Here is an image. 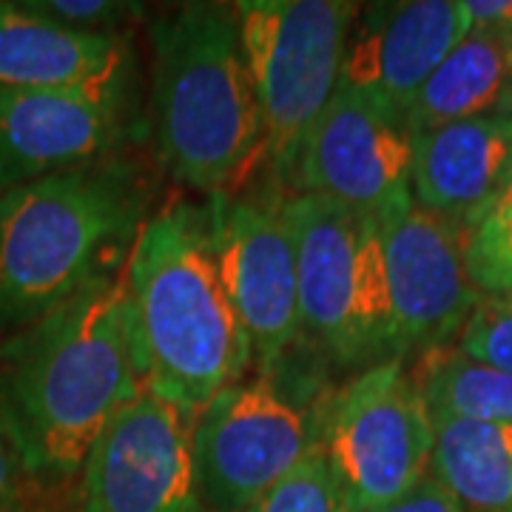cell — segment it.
Returning <instances> with one entry per match:
<instances>
[{
  "label": "cell",
  "mask_w": 512,
  "mask_h": 512,
  "mask_svg": "<svg viewBox=\"0 0 512 512\" xmlns=\"http://www.w3.org/2000/svg\"><path fill=\"white\" fill-rule=\"evenodd\" d=\"M413 376L433 413L512 424V373L476 365L444 348L419 356Z\"/></svg>",
  "instance_id": "19"
},
{
  "label": "cell",
  "mask_w": 512,
  "mask_h": 512,
  "mask_svg": "<svg viewBox=\"0 0 512 512\" xmlns=\"http://www.w3.org/2000/svg\"><path fill=\"white\" fill-rule=\"evenodd\" d=\"M268 373L228 387L191 421V453L211 512H248L319 447L322 410Z\"/></svg>",
  "instance_id": "8"
},
{
  "label": "cell",
  "mask_w": 512,
  "mask_h": 512,
  "mask_svg": "<svg viewBox=\"0 0 512 512\" xmlns=\"http://www.w3.org/2000/svg\"><path fill=\"white\" fill-rule=\"evenodd\" d=\"M134 342L148 393L194 421L254 367L248 333L222 288L208 211L168 202L126 259Z\"/></svg>",
  "instance_id": "2"
},
{
  "label": "cell",
  "mask_w": 512,
  "mask_h": 512,
  "mask_svg": "<svg viewBox=\"0 0 512 512\" xmlns=\"http://www.w3.org/2000/svg\"><path fill=\"white\" fill-rule=\"evenodd\" d=\"M120 137V83L0 89V191L109 160Z\"/></svg>",
  "instance_id": "13"
},
{
  "label": "cell",
  "mask_w": 512,
  "mask_h": 512,
  "mask_svg": "<svg viewBox=\"0 0 512 512\" xmlns=\"http://www.w3.org/2000/svg\"><path fill=\"white\" fill-rule=\"evenodd\" d=\"M288 220L302 339L342 367L365 370L393 359L376 222L313 194H288Z\"/></svg>",
  "instance_id": "5"
},
{
  "label": "cell",
  "mask_w": 512,
  "mask_h": 512,
  "mask_svg": "<svg viewBox=\"0 0 512 512\" xmlns=\"http://www.w3.org/2000/svg\"><path fill=\"white\" fill-rule=\"evenodd\" d=\"M208 217L222 288L248 333L256 373H279L302 342L288 194L214 197Z\"/></svg>",
  "instance_id": "9"
},
{
  "label": "cell",
  "mask_w": 512,
  "mask_h": 512,
  "mask_svg": "<svg viewBox=\"0 0 512 512\" xmlns=\"http://www.w3.org/2000/svg\"><path fill=\"white\" fill-rule=\"evenodd\" d=\"M20 512H32V510H20Z\"/></svg>",
  "instance_id": "29"
},
{
  "label": "cell",
  "mask_w": 512,
  "mask_h": 512,
  "mask_svg": "<svg viewBox=\"0 0 512 512\" xmlns=\"http://www.w3.org/2000/svg\"><path fill=\"white\" fill-rule=\"evenodd\" d=\"M157 148L174 180L231 197L265 160L237 6L183 3L151 26Z\"/></svg>",
  "instance_id": "4"
},
{
  "label": "cell",
  "mask_w": 512,
  "mask_h": 512,
  "mask_svg": "<svg viewBox=\"0 0 512 512\" xmlns=\"http://www.w3.org/2000/svg\"><path fill=\"white\" fill-rule=\"evenodd\" d=\"M470 32L504 37L512 43V0H464Z\"/></svg>",
  "instance_id": "25"
},
{
  "label": "cell",
  "mask_w": 512,
  "mask_h": 512,
  "mask_svg": "<svg viewBox=\"0 0 512 512\" xmlns=\"http://www.w3.org/2000/svg\"><path fill=\"white\" fill-rule=\"evenodd\" d=\"M510 109V40L470 32L404 111L410 134Z\"/></svg>",
  "instance_id": "17"
},
{
  "label": "cell",
  "mask_w": 512,
  "mask_h": 512,
  "mask_svg": "<svg viewBox=\"0 0 512 512\" xmlns=\"http://www.w3.org/2000/svg\"><path fill=\"white\" fill-rule=\"evenodd\" d=\"M20 478L23 467L15 453V444L6 433V424L0 419V512H20Z\"/></svg>",
  "instance_id": "26"
},
{
  "label": "cell",
  "mask_w": 512,
  "mask_h": 512,
  "mask_svg": "<svg viewBox=\"0 0 512 512\" xmlns=\"http://www.w3.org/2000/svg\"><path fill=\"white\" fill-rule=\"evenodd\" d=\"M478 222H512V174L507 177V183L501 185V191L495 194V200L487 205V211L473 225H478Z\"/></svg>",
  "instance_id": "27"
},
{
  "label": "cell",
  "mask_w": 512,
  "mask_h": 512,
  "mask_svg": "<svg viewBox=\"0 0 512 512\" xmlns=\"http://www.w3.org/2000/svg\"><path fill=\"white\" fill-rule=\"evenodd\" d=\"M80 512H211L191 453V419L143 393L111 421L80 473Z\"/></svg>",
  "instance_id": "12"
},
{
  "label": "cell",
  "mask_w": 512,
  "mask_h": 512,
  "mask_svg": "<svg viewBox=\"0 0 512 512\" xmlns=\"http://www.w3.org/2000/svg\"><path fill=\"white\" fill-rule=\"evenodd\" d=\"M26 3L57 23H66L83 32H100V35H117V26L146 12L143 3H123V0H26Z\"/></svg>",
  "instance_id": "23"
},
{
  "label": "cell",
  "mask_w": 512,
  "mask_h": 512,
  "mask_svg": "<svg viewBox=\"0 0 512 512\" xmlns=\"http://www.w3.org/2000/svg\"><path fill=\"white\" fill-rule=\"evenodd\" d=\"M413 134L393 111L339 83L293 165L296 194H313L379 222L413 200Z\"/></svg>",
  "instance_id": "11"
},
{
  "label": "cell",
  "mask_w": 512,
  "mask_h": 512,
  "mask_svg": "<svg viewBox=\"0 0 512 512\" xmlns=\"http://www.w3.org/2000/svg\"><path fill=\"white\" fill-rule=\"evenodd\" d=\"M453 350L476 365L512 373V293H484Z\"/></svg>",
  "instance_id": "21"
},
{
  "label": "cell",
  "mask_w": 512,
  "mask_h": 512,
  "mask_svg": "<svg viewBox=\"0 0 512 512\" xmlns=\"http://www.w3.org/2000/svg\"><path fill=\"white\" fill-rule=\"evenodd\" d=\"M239 40L265 128V160L291 177L342 83L359 6L348 0H242Z\"/></svg>",
  "instance_id": "6"
},
{
  "label": "cell",
  "mask_w": 512,
  "mask_h": 512,
  "mask_svg": "<svg viewBox=\"0 0 512 512\" xmlns=\"http://www.w3.org/2000/svg\"><path fill=\"white\" fill-rule=\"evenodd\" d=\"M390 302L393 359L453 348L484 293L467 265V225L416 200L376 222Z\"/></svg>",
  "instance_id": "10"
},
{
  "label": "cell",
  "mask_w": 512,
  "mask_h": 512,
  "mask_svg": "<svg viewBox=\"0 0 512 512\" xmlns=\"http://www.w3.org/2000/svg\"><path fill=\"white\" fill-rule=\"evenodd\" d=\"M126 63L123 37L72 29L29 3L0 0V89L117 86Z\"/></svg>",
  "instance_id": "16"
},
{
  "label": "cell",
  "mask_w": 512,
  "mask_h": 512,
  "mask_svg": "<svg viewBox=\"0 0 512 512\" xmlns=\"http://www.w3.org/2000/svg\"><path fill=\"white\" fill-rule=\"evenodd\" d=\"M248 512H353L322 447L256 501Z\"/></svg>",
  "instance_id": "20"
},
{
  "label": "cell",
  "mask_w": 512,
  "mask_h": 512,
  "mask_svg": "<svg viewBox=\"0 0 512 512\" xmlns=\"http://www.w3.org/2000/svg\"><path fill=\"white\" fill-rule=\"evenodd\" d=\"M373 512H461L458 504L450 498V493L441 487L433 476H427L419 487H413L410 493L402 495L399 501L379 507Z\"/></svg>",
  "instance_id": "24"
},
{
  "label": "cell",
  "mask_w": 512,
  "mask_h": 512,
  "mask_svg": "<svg viewBox=\"0 0 512 512\" xmlns=\"http://www.w3.org/2000/svg\"><path fill=\"white\" fill-rule=\"evenodd\" d=\"M148 183L117 157L0 191V325L26 328L126 265Z\"/></svg>",
  "instance_id": "3"
},
{
  "label": "cell",
  "mask_w": 512,
  "mask_h": 512,
  "mask_svg": "<svg viewBox=\"0 0 512 512\" xmlns=\"http://www.w3.org/2000/svg\"><path fill=\"white\" fill-rule=\"evenodd\" d=\"M433 413L404 359L359 370L330 393L319 447L353 512L399 501L430 476Z\"/></svg>",
  "instance_id": "7"
},
{
  "label": "cell",
  "mask_w": 512,
  "mask_h": 512,
  "mask_svg": "<svg viewBox=\"0 0 512 512\" xmlns=\"http://www.w3.org/2000/svg\"><path fill=\"white\" fill-rule=\"evenodd\" d=\"M510 109H512V43H510Z\"/></svg>",
  "instance_id": "28"
},
{
  "label": "cell",
  "mask_w": 512,
  "mask_h": 512,
  "mask_svg": "<svg viewBox=\"0 0 512 512\" xmlns=\"http://www.w3.org/2000/svg\"><path fill=\"white\" fill-rule=\"evenodd\" d=\"M146 390L126 265L0 348V419L23 476L46 487L80 478L111 421Z\"/></svg>",
  "instance_id": "1"
},
{
  "label": "cell",
  "mask_w": 512,
  "mask_h": 512,
  "mask_svg": "<svg viewBox=\"0 0 512 512\" xmlns=\"http://www.w3.org/2000/svg\"><path fill=\"white\" fill-rule=\"evenodd\" d=\"M510 174L512 111L413 134L410 194L439 217L470 228Z\"/></svg>",
  "instance_id": "15"
},
{
  "label": "cell",
  "mask_w": 512,
  "mask_h": 512,
  "mask_svg": "<svg viewBox=\"0 0 512 512\" xmlns=\"http://www.w3.org/2000/svg\"><path fill=\"white\" fill-rule=\"evenodd\" d=\"M433 433L430 476L458 510L512 512V424L433 413Z\"/></svg>",
  "instance_id": "18"
},
{
  "label": "cell",
  "mask_w": 512,
  "mask_h": 512,
  "mask_svg": "<svg viewBox=\"0 0 512 512\" xmlns=\"http://www.w3.org/2000/svg\"><path fill=\"white\" fill-rule=\"evenodd\" d=\"M470 35L464 0H399L359 12L350 29L342 86L399 114L424 80Z\"/></svg>",
  "instance_id": "14"
},
{
  "label": "cell",
  "mask_w": 512,
  "mask_h": 512,
  "mask_svg": "<svg viewBox=\"0 0 512 512\" xmlns=\"http://www.w3.org/2000/svg\"><path fill=\"white\" fill-rule=\"evenodd\" d=\"M467 265L481 293H512V222L467 228Z\"/></svg>",
  "instance_id": "22"
}]
</instances>
